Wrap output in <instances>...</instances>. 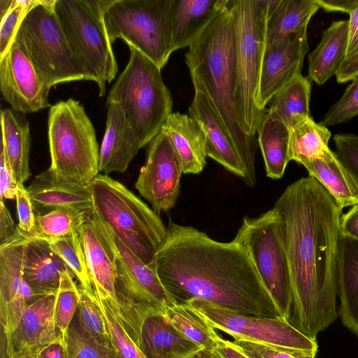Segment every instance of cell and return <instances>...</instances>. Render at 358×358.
Instances as JSON below:
<instances>
[{"label": "cell", "instance_id": "cell-17", "mask_svg": "<svg viewBox=\"0 0 358 358\" xmlns=\"http://www.w3.org/2000/svg\"><path fill=\"white\" fill-rule=\"evenodd\" d=\"M308 49L307 29L266 44L256 101L261 112L277 92L301 74Z\"/></svg>", "mask_w": 358, "mask_h": 358}, {"label": "cell", "instance_id": "cell-38", "mask_svg": "<svg viewBox=\"0 0 358 358\" xmlns=\"http://www.w3.org/2000/svg\"><path fill=\"white\" fill-rule=\"evenodd\" d=\"M94 295L103 319L110 342L117 352L122 358H145L127 331L110 300L98 296L94 292Z\"/></svg>", "mask_w": 358, "mask_h": 358}, {"label": "cell", "instance_id": "cell-12", "mask_svg": "<svg viewBox=\"0 0 358 358\" xmlns=\"http://www.w3.org/2000/svg\"><path fill=\"white\" fill-rule=\"evenodd\" d=\"M234 241L248 252L282 317L288 320L292 296L285 221L280 210L273 206L257 217H245Z\"/></svg>", "mask_w": 358, "mask_h": 358}, {"label": "cell", "instance_id": "cell-32", "mask_svg": "<svg viewBox=\"0 0 358 358\" xmlns=\"http://www.w3.org/2000/svg\"><path fill=\"white\" fill-rule=\"evenodd\" d=\"M331 136L327 127L305 118L289 127V157L304 166L315 160L332 159L336 153L329 147Z\"/></svg>", "mask_w": 358, "mask_h": 358}, {"label": "cell", "instance_id": "cell-37", "mask_svg": "<svg viewBox=\"0 0 358 358\" xmlns=\"http://www.w3.org/2000/svg\"><path fill=\"white\" fill-rule=\"evenodd\" d=\"M64 339L68 358H122L110 341H101L85 331L76 313Z\"/></svg>", "mask_w": 358, "mask_h": 358}, {"label": "cell", "instance_id": "cell-3", "mask_svg": "<svg viewBox=\"0 0 358 358\" xmlns=\"http://www.w3.org/2000/svg\"><path fill=\"white\" fill-rule=\"evenodd\" d=\"M185 62L195 91L210 99L239 154L245 183L253 187L257 141L246 132L239 111L236 34L229 5L189 47Z\"/></svg>", "mask_w": 358, "mask_h": 358}, {"label": "cell", "instance_id": "cell-33", "mask_svg": "<svg viewBox=\"0 0 358 358\" xmlns=\"http://www.w3.org/2000/svg\"><path fill=\"white\" fill-rule=\"evenodd\" d=\"M342 210L358 203V182L336 155L331 160H315L303 166Z\"/></svg>", "mask_w": 358, "mask_h": 358}, {"label": "cell", "instance_id": "cell-31", "mask_svg": "<svg viewBox=\"0 0 358 358\" xmlns=\"http://www.w3.org/2000/svg\"><path fill=\"white\" fill-rule=\"evenodd\" d=\"M315 0H270L266 28V44L306 30L320 9Z\"/></svg>", "mask_w": 358, "mask_h": 358}, {"label": "cell", "instance_id": "cell-16", "mask_svg": "<svg viewBox=\"0 0 358 358\" xmlns=\"http://www.w3.org/2000/svg\"><path fill=\"white\" fill-rule=\"evenodd\" d=\"M25 238L17 227L15 234L0 244L1 335L6 339L15 331L27 305L39 296L33 292L23 277Z\"/></svg>", "mask_w": 358, "mask_h": 358}, {"label": "cell", "instance_id": "cell-24", "mask_svg": "<svg viewBox=\"0 0 358 358\" xmlns=\"http://www.w3.org/2000/svg\"><path fill=\"white\" fill-rule=\"evenodd\" d=\"M37 214L58 208L90 212L92 201L87 186L59 178L49 169L37 175L27 188Z\"/></svg>", "mask_w": 358, "mask_h": 358}, {"label": "cell", "instance_id": "cell-50", "mask_svg": "<svg viewBox=\"0 0 358 358\" xmlns=\"http://www.w3.org/2000/svg\"><path fill=\"white\" fill-rule=\"evenodd\" d=\"M17 227L4 200L0 199V244L12 238L17 231Z\"/></svg>", "mask_w": 358, "mask_h": 358}, {"label": "cell", "instance_id": "cell-23", "mask_svg": "<svg viewBox=\"0 0 358 358\" xmlns=\"http://www.w3.org/2000/svg\"><path fill=\"white\" fill-rule=\"evenodd\" d=\"M65 271H71L52 250L48 241L26 236L23 243L22 273L24 280L34 294H56L61 273Z\"/></svg>", "mask_w": 358, "mask_h": 358}, {"label": "cell", "instance_id": "cell-45", "mask_svg": "<svg viewBox=\"0 0 358 358\" xmlns=\"http://www.w3.org/2000/svg\"><path fill=\"white\" fill-rule=\"evenodd\" d=\"M334 142L338 159L358 182V135L337 134Z\"/></svg>", "mask_w": 358, "mask_h": 358}, {"label": "cell", "instance_id": "cell-56", "mask_svg": "<svg viewBox=\"0 0 358 358\" xmlns=\"http://www.w3.org/2000/svg\"><path fill=\"white\" fill-rule=\"evenodd\" d=\"M13 0H0V16L2 17L10 9Z\"/></svg>", "mask_w": 358, "mask_h": 358}, {"label": "cell", "instance_id": "cell-15", "mask_svg": "<svg viewBox=\"0 0 358 358\" xmlns=\"http://www.w3.org/2000/svg\"><path fill=\"white\" fill-rule=\"evenodd\" d=\"M50 88L15 37L0 57V91L3 100L23 114L37 112L50 106Z\"/></svg>", "mask_w": 358, "mask_h": 358}, {"label": "cell", "instance_id": "cell-54", "mask_svg": "<svg viewBox=\"0 0 358 358\" xmlns=\"http://www.w3.org/2000/svg\"><path fill=\"white\" fill-rule=\"evenodd\" d=\"M215 348L224 358H249L233 342L224 340L220 336Z\"/></svg>", "mask_w": 358, "mask_h": 358}, {"label": "cell", "instance_id": "cell-4", "mask_svg": "<svg viewBox=\"0 0 358 358\" xmlns=\"http://www.w3.org/2000/svg\"><path fill=\"white\" fill-rule=\"evenodd\" d=\"M92 216L106 224L146 265L155 258L167 234L159 215L120 182L98 175L87 185Z\"/></svg>", "mask_w": 358, "mask_h": 358}, {"label": "cell", "instance_id": "cell-9", "mask_svg": "<svg viewBox=\"0 0 358 358\" xmlns=\"http://www.w3.org/2000/svg\"><path fill=\"white\" fill-rule=\"evenodd\" d=\"M270 0H231L236 43L239 111L248 134L255 136L266 112L257 106L260 72L266 45Z\"/></svg>", "mask_w": 358, "mask_h": 358}, {"label": "cell", "instance_id": "cell-14", "mask_svg": "<svg viewBox=\"0 0 358 358\" xmlns=\"http://www.w3.org/2000/svg\"><path fill=\"white\" fill-rule=\"evenodd\" d=\"M147 158L135 187L159 214L176 205L182 173L177 155L167 135L162 130L148 144Z\"/></svg>", "mask_w": 358, "mask_h": 358}, {"label": "cell", "instance_id": "cell-51", "mask_svg": "<svg viewBox=\"0 0 358 358\" xmlns=\"http://www.w3.org/2000/svg\"><path fill=\"white\" fill-rule=\"evenodd\" d=\"M34 358H68L64 339H57L34 352Z\"/></svg>", "mask_w": 358, "mask_h": 358}, {"label": "cell", "instance_id": "cell-10", "mask_svg": "<svg viewBox=\"0 0 358 358\" xmlns=\"http://www.w3.org/2000/svg\"><path fill=\"white\" fill-rule=\"evenodd\" d=\"M172 0H108L103 19L113 44L122 39L161 69L171 51Z\"/></svg>", "mask_w": 358, "mask_h": 358}, {"label": "cell", "instance_id": "cell-44", "mask_svg": "<svg viewBox=\"0 0 358 358\" xmlns=\"http://www.w3.org/2000/svg\"><path fill=\"white\" fill-rule=\"evenodd\" d=\"M234 344L249 358H316L304 350L282 346L234 340Z\"/></svg>", "mask_w": 358, "mask_h": 358}, {"label": "cell", "instance_id": "cell-18", "mask_svg": "<svg viewBox=\"0 0 358 358\" xmlns=\"http://www.w3.org/2000/svg\"><path fill=\"white\" fill-rule=\"evenodd\" d=\"M56 294L39 295L30 302L15 331L6 339L1 336V358H16L38 349L59 336L55 320Z\"/></svg>", "mask_w": 358, "mask_h": 358}, {"label": "cell", "instance_id": "cell-19", "mask_svg": "<svg viewBox=\"0 0 358 358\" xmlns=\"http://www.w3.org/2000/svg\"><path fill=\"white\" fill-rule=\"evenodd\" d=\"M189 115L201 125L206 136L207 156L245 181L246 173L239 154L208 96L195 91Z\"/></svg>", "mask_w": 358, "mask_h": 358}, {"label": "cell", "instance_id": "cell-43", "mask_svg": "<svg viewBox=\"0 0 358 358\" xmlns=\"http://www.w3.org/2000/svg\"><path fill=\"white\" fill-rule=\"evenodd\" d=\"M38 2V0H13L10 9L1 17L0 57L6 54L13 43L27 12Z\"/></svg>", "mask_w": 358, "mask_h": 358}, {"label": "cell", "instance_id": "cell-6", "mask_svg": "<svg viewBox=\"0 0 358 358\" xmlns=\"http://www.w3.org/2000/svg\"><path fill=\"white\" fill-rule=\"evenodd\" d=\"M48 137L49 169L59 178L87 186L99 175L100 150L95 129L79 101L70 98L50 106Z\"/></svg>", "mask_w": 358, "mask_h": 358}, {"label": "cell", "instance_id": "cell-36", "mask_svg": "<svg viewBox=\"0 0 358 358\" xmlns=\"http://www.w3.org/2000/svg\"><path fill=\"white\" fill-rule=\"evenodd\" d=\"M91 212V211H90ZM90 212L58 208L36 215L35 227L27 238L48 242L65 238L79 231Z\"/></svg>", "mask_w": 358, "mask_h": 358}, {"label": "cell", "instance_id": "cell-48", "mask_svg": "<svg viewBox=\"0 0 358 358\" xmlns=\"http://www.w3.org/2000/svg\"><path fill=\"white\" fill-rule=\"evenodd\" d=\"M340 236L358 240V203L342 213L339 223Z\"/></svg>", "mask_w": 358, "mask_h": 358}, {"label": "cell", "instance_id": "cell-30", "mask_svg": "<svg viewBox=\"0 0 358 358\" xmlns=\"http://www.w3.org/2000/svg\"><path fill=\"white\" fill-rule=\"evenodd\" d=\"M257 133L266 176L281 178L290 161L289 127L275 112L266 108Z\"/></svg>", "mask_w": 358, "mask_h": 358}, {"label": "cell", "instance_id": "cell-34", "mask_svg": "<svg viewBox=\"0 0 358 358\" xmlns=\"http://www.w3.org/2000/svg\"><path fill=\"white\" fill-rule=\"evenodd\" d=\"M311 81L301 74L294 78L271 99L270 110L289 127L311 117L310 100Z\"/></svg>", "mask_w": 358, "mask_h": 358}, {"label": "cell", "instance_id": "cell-7", "mask_svg": "<svg viewBox=\"0 0 358 358\" xmlns=\"http://www.w3.org/2000/svg\"><path fill=\"white\" fill-rule=\"evenodd\" d=\"M129 62L113 84L106 103H117L138 136L142 148L160 131L172 113V99L161 69L129 47Z\"/></svg>", "mask_w": 358, "mask_h": 358}, {"label": "cell", "instance_id": "cell-2", "mask_svg": "<svg viewBox=\"0 0 358 358\" xmlns=\"http://www.w3.org/2000/svg\"><path fill=\"white\" fill-rule=\"evenodd\" d=\"M166 228L155 271L177 303L199 299L242 314L282 317L243 246L171 220Z\"/></svg>", "mask_w": 358, "mask_h": 358}, {"label": "cell", "instance_id": "cell-28", "mask_svg": "<svg viewBox=\"0 0 358 358\" xmlns=\"http://www.w3.org/2000/svg\"><path fill=\"white\" fill-rule=\"evenodd\" d=\"M348 20L334 21L322 32L320 42L308 55V76L318 85L336 76L345 59Z\"/></svg>", "mask_w": 358, "mask_h": 358}, {"label": "cell", "instance_id": "cell-27", "mask_svg": "<svg viewBox=\"0 0 358 358\" xmlns=\"http://www.w3.org/2000/svg\"><path fill=\"white\" fill-rule=\"evenodd\" d=\"M337 266L338 314L358 337V240L340 236Z\"/></svg>", "mask_w": 358, "mask_h": 358}, {"label": "cell", "instance_id": "cell-52", "mask_svg": "<svg viewBox=\"0 0 358 358\" xmlns=\"http://www.w3.org/2000/svg\"><path fill=\"white\" fill-rule=\"evenodd\" d=\"M320 8L327 12L350 13L358 6V0H315Z\"/></svg>", "mask_w": 358, "mask_h": 358}, {"label": "cell", "instance_id": "cell-53", "mask_svg": "<svg viewBox=\"0 0 358 358\" xmlns=\"http://www.w3.org/2000/svg\"><path fill=\"white\" fill-rule=\"evenodd\" d=\"M357 76L358 55L343 62L336 74V78L338 83H344L352 80Z\"/></svg>", "mask_w": 358, "mask_h": 358}, {"label": "cell", "instance_id": "cell-42", "mask_svg": "<svg viewBox=\"0 0 358 358\" xmlns=\"http://www.w3.org/2000/svg\"><path fill=\"white\" fill-rule=\"evenodd\" d=\"M346 87L343 94L327 110L319 122L327 127L344 123L358 116V76Z\"/></svg>", "mask_w": 358, "mask_h": 358}, {"label": "cell", "instance_id": "cell-39", "mask_svg": "<svg viewBox=\"0 0 358 358\" xmlns=\"http://www.w3.org/2000/svg\"><path fill=\"white\" fill-rule=\"evenodd\" d=\"M48 243L52 250L69 268L79 281L80 285L87 290H92L93 288L79 231L65 238L51 241Z\"/></svg>", "mask_w": 358, "mask_h": 358}, {"label": "cell", "instance_id": "cell-35", "mask_svg": "<svg viewBox=\"0 0 358 358\" xmlns=\"http://www.w3.org/2000/svg\"><path fill=\"white\" fill-rule=\"evenodd\" d=\"M165 317L180 332L204 349H214L220 335L207 320L188 303L166 308Z\"/></svg>", "mask_w": 358, "mask_h": 358}, {"label": "cell", "instance_id": "cell-21", "mask_svg": "<svg viewBox=\"0 0 358 358\" xmlns=\"http://www.w3.org/2000/svg\"><path fill=\"white\" fill-rule=\"evenodd\" d=\"M94 292L111 299L119 310L116 296V269L113 252L90 216L79 229Z\"/></svg>", "mask_w": 358, "mask_h": 358}, {"label": "cell", "instance_id": "cell-1", "mask_svg": "<svg viewBox=\"0 0 358 358\" xmlns=\"http://www.w3.org/2000/svg\"><path fill=\"white\" fill-rule=\"evenodd\" d=\"M274 207L283 216L292 306L288 322L316 341L337 318L342 209L315 178L287 187Z\"/></svg>", "mask_w": 358, "mask_h": 358}, {"label": "cell", "instance_id": "cell-13", "mask_svg": "<svg viewBox=\"0 0 358 358\" xmlns=\"http://www.w3.org/2000/svg\"><path fill=\"white\" fill-rule=\"evenodd\" d=\"M211 326L234 340L299 349L316 355L318 345L282 317H258L239 313L209 301L192 299L186 302Z\"/></svg>", "mask_w": 358, "mask_h": 358}, {"label": "cell", "instance_id": "cell-57", "mask_svg": "<svg viewBox=\"0 0 358 358\" xmlns=\"http://www.w3.org/2000/svg\"><path fill=\"white\" fill-rule=\"evenodd\" d=\"M16 358H34V355L33 352H25Z\"/></svg>", "mask_w": 358, "mask_h": 358}, {"label": "cell", "instance_id": "cell-49", "mask_svg": "<svg viewBox=\"0 0 358 358\" xmlns=\"http://www.w3.org/2000/svg\"><path fill=\"white\" fill-rule=\"evenodd\" d=\"M345 60L358 55V6L349 13Z\"/></svg>", "mask_w": 358, "mask_h": 358}, {"label": "cell", "instance_id": "cell-11", "mask_svg": "<svg viewBox=\"0 0 358 358\" xmlns=\"http://www.w3.org/2000/svg\"><path fill=\"white\" fill-rule=\"evenodd\" d=\"M55 0H38L22 19L15 38L47 83L87 80L54 10Z\"/></svg>", "mask_w": 358, "mask_h": 358}, {"label": "cell", "instance_id": "cell-22", "mask_svg": "<svg viewBox=\"0 0 358 358\" xmlns=\"http://www.w3.org/2000/svg\"><path fill=\"white\" fill-rule=\"evenodd\" d=\"M230 0H172L171 51L189 47Z\"/></svg>", "mask_w": 358, "mask_h": 358}, {"label": "cell", "instance_id": "cell-55", "mask_svg": "<svg viewBox=\"0 0 358 358\" xmlns=\"http://www.w3.org/2000/svg\"><path fill=\"white\" fill-rule=\"evenodd\" d=\"M186 358H224L215 348L201 349L198 352L192 354Z\"/></svg>", "mask_w": 358, "mask_h": 358}, {"label": "cell", "instance_id": "cell-47", "mask_svg": "<svg viewBox=\"0 0 358 358\" xmlns=\"http://www.w3.org/2000/svg\"><path fill=\"white\" fill-rule=\"evenodd\" d=\"M17 182L4 148L1 145L0 152V199H15Z\"/></svg>", "mask_w": 358, "mask_h": 358}, {"label": "cell", "instance_id": "cell-8", "mask_svg": "<svg viewBox=\"0 0 358 358\" xmlns=\"http://www.w3.org/2000/svg\"><path fill=\"white\" fill-rule=\"evenodd\" d=\"M108 0H55L54 10L65 36L99 96L116 76L117 63L104 26Z\"/></svg>", "mask_w": 358, "mask_h": 358}, {"label": "cell", "instance_id": "cell-5", "mask_svg": "<svg viewBox=\"0 0 358 358\" xmlns=\"http://www.w3.org/2000/svg\"><path fill=\"white\" fill-rule=\"evenodd\" d=\"M90 216L113 252L119 310L114 309L137 345L143 322L151 315H164L166 308L177 303L155 269L146 265L108 226L91 213Z\"/></svg>", "mask_w": 358, "mask_h": 358}, {"label": "cell", "instance_id": "cell-20", "mask_svg": "<svg viewBox=\"0 0 358 358\" xmlns=\"http://www.w3.org/2000/svg\"><path fill=\"white\" fill-rule=\"evenodd\" d=\"M106 129L99 150V171L108 175L124 172L142 148L136 132L121 107L115 102L107 104Z\"/></svg>", "mask_w": 358, "mask_h": 358}, {"label": "cell", "instance_id": "cell-25", "mask_svg": "<svg viewBox=\"0 0 358 358\" xmlns=\"http://www.w3.org/2000/svg\"><path fill=\"white\" fill-rule=\"evenodd\" d=\"M163 131L179 159L182 173H200L206 164V141L199 122L186 114L172 113Z\"/></svg>", "mask_w": 358, "mask_h": 358}, {"label": "cell", "instance_id": "cell-29", "mask_svg": "<svg viewBox=\"0 0 358 358\" xmlns=\"http://www.w3.org/2000/svg\"><path fill=\"white\" fill-rule=\"evenodd\" d=\"M3 146L18 184H24L31 176L29 124L23 113L13 108L1 111Z\"/></svg>", "mask_w": 358, "mask_h": 358}, {"label": "cell", "instance_id": "cell-41", "mask_svg": "<svg viewBox=\"0 0 358 358\" xmlns=\"http://www.w3.org/2000/svg\"><path fill=\"white\" fill-rule=\"evenodd\" d=\"M78 288L80 299L76 316L79 324L90 336L103 341H110L93 289L87 290L80 285Z\"/></svg>", "mask_w": 358, "mask_h": 358}, {"label": "cell", "instance_id": "cell-40", "mask_svg": "<svg viewBox=\"0 0 358 358\" xmlns=\"http://www.w3.org/2000/svg\"><path fill=\"white\" fill-rule=\"evenodd\" d=\"M69 271L61 273L55 296V320L57 329L64 338L78 308L80 292Z\"/></svg>", "mask_w": 358, "mask_h": 358}, {"label": "cell", "instance_id": "cell-46", "mask_svg": "<svg viewBox=\"0 0 358 358\" xmlns=\"http://www.w3.org/2000/svg\"><path fill=\"white\" fill-rule=\"evenodd\" d=\"M15 200L19 220L17 228L25 235H29L34 229L36 214L27 189L23 184H17Z\"/></svg>", "mask_w": 358, "mask_h": 358}, {"label": "cell", "instance_id": "cell-26", "mask_svg": "<svg viewBox=\"0 0 358 358\" xmlns=\"http://www.w3.org/2000/svg\"><path fill=\"white\" fill-rule=\"evenodd\" d=\"M138 347L145 358H186L203 349L180 332L164 315H151L143 322Z\"/></svg>", "mask_w": 358, "mask_h": 358}]
</instances>
